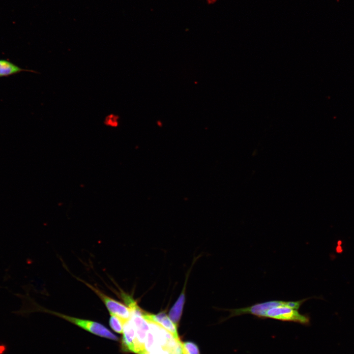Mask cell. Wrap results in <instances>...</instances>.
I'll return each instance as SVG.
<instances>
[{
    "label": "cell",
    "instance_id": "6da1fadb",
    "mask_svg": "<svg viewBox=\"0 0 354 354\" xmlns=\"http://www.w3.org/2000/svg\"><path fill=\"white\" fill-rule=\"evenodd\" d=\"M311 298H306L297 301L270 300L257 303L246 307L226 309L230 312L229 317L227 319L245 314H251L259 318L265 319L266 312L270 308L277 306L284 305L298 310L304 302Z\"/></svg>",
    "mask_w": 354,
    "mask_h": 354
},
{
    "label": "cell",
    "instance_id": "7a4b0ae2",
    "mask_svg": "<svg viewBox=\"0 0 354 354\" xmlns=\"http://www.w3.org/2000/svg\"><path fill=\"white\" fill-rule=\"evenodd\" d=\"M46 312L61 318L97 336L110 340L117 341L118 337L103 324L96 322L79 319L65 315L60 313L46 310Z\"/></svg>",
    "mask_w": 354,
    "mask_h": 354
},
{
    "label": "cell",
    "instance_id": "3957f363",
    "mask_svg": "<svg viewBox=\"0 0 354 354\" xmlns=\"http://www.w3.org/2000/svg\"><path fill=\"white\" fill-rule=\"evenodd\" d=\"M265 319L292 322L305 325H308L310 324V317L308 315L301 314L298 310L284 305L277 306L268 309L265 313Z\"/></svg>",
    "mask_w": 354,
    "mask_h": 354
},
{
    "label": "cell",
    "instance_id": "277c9868",
    "mask_svg": "<svg viewBox=\"0 0 354 354\" xmlns=\"http://www.w3.org/2000/svg\"><path fill=\"white\" fill-rule=\"evenodd\" d=\"M85 283L102 300L111 315L118 316L124 321L130 319V311L126 305L107 295L95 287Z\"/></svg>",
    "mask_w": 354,
    "mask_h": 354
},
{
    "label": "cell",
    "instance_id": "5b68a950",
    "mask_svg": "<svg viewBox=\"0 0 354 354\" xmlns=\"http://www.w3.org/2000/svg\"><path fill=\"white\" fill-rule=\"evenodd\" d=\"M122 335V350L125 352L134 353L136 330L130 319L125 321L123 324Z\"/></svg>",
    "mask_w": 354,
    "mask_h": 354
},
{
    "label": "cell",
    "instance_id": "8992f818",
    "mask_svg": "<svg viewBox=\"0 0 354 354\" xmlns=\"http://www.w3.org/2000/svg\"><path fill=\"white\" fill-rule=\"evenodd\" d=\"M143 317L146 320L153 321L169 331L176 339H179L178 337L177 326L171 320L166 314L164 312H160L156 315L149 314L146 312L143 314Z\"/></svg>",
    "mask_w": 354,
    "mask_h": 354
},
{
    "label": "cell",
    "instance_id": "52a82bcc",
    "mask_svg": "<svg viewBox=\"0 0 354 354\" xmlns=\"http://www.w3.org/2000/svg\"><path fill=\"white\" fill-rule=\"evenodd\" d=\"M185 286L183 287L182 292L177 299L171 308L169 312V317L173 323L177 326L181 316L183 306L185 301V285L187 279H186Z\"/></svg>",
    "mask_w": 354,
    "mask_h": 354
},
{
    "label": "cell",
    "instance_id": "ba28073f",
    "mask_svg": "<svg viewBox=\"0 0 354 354\" xmlns=\"http://www.w3.org/2000/svg\"><path fill=\"white\" fill-rule=\"evenodd\" d=\"M22 71L36 72L32 70L23 69L6 60H0V77L10 76Z\"/></svg>",
    "mask_w": 354,
    "mask_h": 354
},
{
    "label": "cell",
    "instance_id": "9c48e42d",
    "mask_svg": "<svg viewBox=\"0 0 354 354\" xmlns=\"http://www.w3.org/2000/svg\"><path fill=\"white\" fill-rule=\"evenodd\" d=\"M124 321L115 315H111L109 320V324L112 329L118 333L122 334Z\"/></svg>",
    "mask_w": 354,
    "mask_h": 354
},
{
    "label": "cell",
    "instance_id": "30bf717a",
    "mask_svg": "<svg viewBox=\"0 0 354 354\" xmlns=\"http://www.w3.org/2000/svg\"><path fill=\"white\" fill-rule=\"evenodd\" d=\"M183 354H200L198 346L193 342L182 343Z\"/></svg>",
    "mask_w": 354,
    "mask_h": 354
},
{
    "label": "cell",
    "instance_id": "8fae6325",
    "mask_svg": "<svg viewBox=\"0 0 354 354\" xmlns=\"http://www.w3.org/2000/svg\"><path fill=\"white\" fill-rule=\"evenodd\" d=\"M118 116L111 114L106 117L104 123L109 126L117 127L118 125Z\"/></svg>",
    "mask_w": 354,
    "mask_h": 354
},
{
    "label": "cell",
    "instance_id": "7c38bea8",
    "mask_svg": "<svg viewBox=\"0 0 354 354\" xmlns=\"http://www.w3.org/2000/svg\"><path fill=\"white\" fill-rule=\"evenodd\" d=\"M5 350V347L4 345L0 346V354H2Z\"/></svg>",
    "mask_w": 354,
    "mask_h": 354
},
{
    "label": "cell",
    "instance_id": "4fadbf2b",
    "mask_svg": "<svg viewBox=\"0 0 354 354\" xmlns=\"http://www.w3.org/2000/svg\"><path fill=\"white\" fill-rule=\"evenodd\" d=\"M206 1L208 4H211L215 2L217 0H206Z\"/></svg>",
    "mask_w": 354,
    "mask_h": 354
}]
</instances>
